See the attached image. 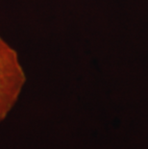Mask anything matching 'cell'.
<instances>
[{
  "instance_id": "obj_1",
  "label": "cell",
  "mask_w": 148,
  "mask_h": 149,
  "mask_svg": "<svg viewBox=\"0 0 148 149\" xmlns=\"http://www.w3.org/2000/svg\"><path fill=\"white\" fill-rule=\"evenodd\" d=\"M26 84L17 50L0 36V123L10 115Z\"/></svg>"
}]
</instances>
